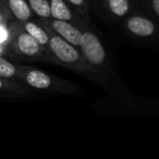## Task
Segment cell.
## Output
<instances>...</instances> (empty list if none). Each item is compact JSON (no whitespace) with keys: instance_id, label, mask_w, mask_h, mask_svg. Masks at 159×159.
<instances>
[{"instance_id":"1","label":"cell","mask_w":159,"mask_h":159,"mask_svg":"<svg viewBox=\"0 0 159 159\" xmlns=\"http://www.w3.org/2000/svg\"><path fill=\"white\" fill-rule=\"evenodd\" d=\"M82 32L80 50L89 63L93 74V83L112 96L122 106L137 110V102L126 87L112 55L105 46L95 27L84 19L76 25Z\"/></svg>"},{"instance_id":"2","label":"cell","mask_w":159,"mask_h":159,"mask_svg":"<svg viewBox=\"0 0 159 159\" xmlns=\"http://www.w3.org/2000/svg\"><path fill=\"white\" fill-rule=\"evenodd\" d=\"M44 27L49 34V40L48 46L44 52L43 61L50 62V63L70 69L93 82L92 70L79 47L73 46L70 43L62 39L59 35L53 33L48 27Z\"/></svg>"},{"instance_id":"3","label":"cell","mask_w":159,"mask_h":159,"mask_svg":"<svg viewBox=\"0 0 159 159\" xmlns=\"http://www.w3.org/2000/svg\"><path fill=\"white\" fill-rule=\"evenodd\" d=\"M18 81L30 89L51 94L76 95L80 93V89L74 83L24 64H20Z\"/></svg>"},{"instance_id":"4","label":"cell","mask_w":159,"mask_h":159,"mask_svg":"<svg viewBox=\"0 0 159 159\" xmlns=\"http://www.w3.org/2000/svg\"><path fill=\"white\" fill-rule=\"evenodd\" d=\"M9 49L16 53L18 57L25 60L43 61L45 48L32 35H30L22 27L21 23L16 22L10 26Z\"/></svg>"},{"instance_id":"5","label":"cell","mask_w":159,"mask_h":159,"mask_svg":"<svg viewBox=\"0 0 159 159\" xmlns=\"http://www.w3.org/2000/svg\"><path fill=\"white\" fill-rule=\"evenodd\" d=\"M121 22L124 31L135 38L152 40L157 37L158 26L156 21L139 10H134Z\"/></svg>"},{"instance_id":"6","label":"cell","mask_w":159,"mask_h":159,"mask_svg":"<svg viewBox=\"0 0 159 159\" xmlns=\"http://www.w3.org/2000/svg\"><path fill=\"white\" fill-rule=\"evenodd\" d=\"M91 8L107 22H121L132 13L135 8L134 0H91Z\"/></svg>"},{"instance_id":"7","label":"cell","mask_w":159,"mask_h":159,"mask_svg":"<svg viewBox=\"0 0 159 159\" xmlns=\"http://www.w3.org/2000/svg\"><path fill=\"white\" fill-rule=\"evenodd\" d=\"M38 23L50 29L53 33L59 35L62 39L75 47H80L82 40V32L76 25L62 20L50 19L49 21H38Z\"/></svg>"},{"instance_id":"8","label":"cell","mask_w":159,"mask_h":159,"mask_svg":"<svg viewBox=\"0 0 159 159\" xmlns=\"http://www.w3.org/2000/svg\"><path fill=\"white\" fill-rule=\"evenodd\" d=\"M51 19L70 22L74 25L82 20V18L64 1V0H49Z\"/></svg>"},{"instance_id":"9","label":"cell","mask_w":159,"mask_h":159,"mask_svg":"<svg viewBox=\"0 0 159 159\" xmlns=\"http://www.w3.org/2000/svg\"><path fill=\"white\" fill-rule=\"evenodd\" d=\"M0 1L16 19V22L22 24L26 21H31L33 18V12L26 0H0Z\"/></svg>"},{"instance_id":"10","label":"cell","mask_w":159,"mask_h":159,"mask_svg":"<svg viewBox=\"0 0 159 159\" xmlns=\"http://www.w3.org/2000/svg\"><path fill=\"white\" fill-rule=\"evenodd\" d=\"M30 95L29 87L16 80L3 79L0 76V96L5 97H23Z\"/></svg>"},{"instance_id":"11","label":"cell","mask_w":159,"mask_h":159,"mask_svg":"<svg viewBox=\"0 0 159 159\" xmlns=\"http://www.w3.org/2000/svg\"><path fill=\"white\" fill-rule=\"evenodd\" d=\"M22 27L30 34L32 35L38 43L39 45L45 48L46 50L47 46H48V40H49V34L47 32V30L43 26L39 23L33 22V21H26V22L22 23Z\"/></svg>"},{"instance_id":"12","label":"cell","mask_w":159,"mask_h":159,"mask_svg":"<svg viewBox=\"0 0 159 159\" xmlns=\"http://www.w3.org/2000/svg\"><path fill=\"white\" fill-rule=\"evenodd\" d=\"M32 12L35 14L39 21H49L51 19L49 0H26Z\"/></svg>"},{"instance_id":"13","label":"cell","mask_w":159,"mask_h":159,"mask_svg":"<svg viewBox=\"0 0 159 159\" xmlns=\"http://www.w3.org/2000/svg\"><path fill=\"white\" fill-rule=\"evenodd\" d=\"M135 8L139 9L154 21H158L159 18V0H134Z\"/></svg>"},{"instance_id":"14","label":"cell","mask_w":159,"mask_h":159,"mask_svg":"<svg viewBox=\"0 0 159 159\" xmlns=\"http://www.w3.org/2000/svg\"><path fill=\"white\" fill-rule=\"evenodd\" d=\"M20 72V63H13L6 58L0 57V76L3 79L18 81Z\"/></svg>"},{"instance_id":"15","label":"cell","mask_w":159,"mask_h":159,"mask_svg":"<svg viewBox=\"0 0 159 159\" xmlns=\"http://www.w3.org/2000/svg\"><path fill=\"white\" fill-rule=\"evenodd\" d=\"M77 14L85 21L89 20L91 0H64Z\"/></svg>"},{"instance_id":"16","label":"cell","mask_w":159,"mask_h":159,"mask_svg":"<svg viewBox=\"0 0 159 159\" xmlns=\"http://www.w3.org/2000/svg\"><path fill=\"white\" fill-rule=\"evenodd\" d=\"M10 12H9V10L6 8V6L3 5L1 1H0V25L2 24L3 22H6V19H8L9 18V16H10Z\"/></svg>"},{"instance_id":"17","label":"cell","mask_w":159,"mask_h":159,"mask_svg":"<svg viewBox=\"0 0 159 159\" xmlns=\"http://www.w3.org/2000/svg\"><path fill=\"white\" fill-rule=\"evenodd\" d=\"M2 35H3V31H2V29H0V40H1V37H2Z\"/></svg>"}]
</instances>
